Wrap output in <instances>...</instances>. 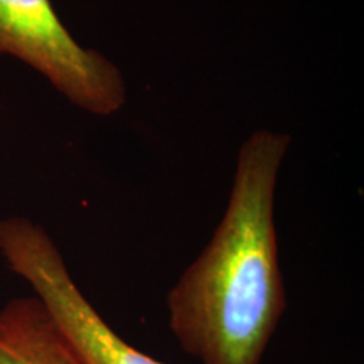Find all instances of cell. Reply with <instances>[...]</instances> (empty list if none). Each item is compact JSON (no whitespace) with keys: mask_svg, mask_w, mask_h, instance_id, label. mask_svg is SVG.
Instances as JSON below:
<instances>
[{"mask_svg":"<svg viewBox=\"0 0 364 364\" xmlns=\"http://www.w3.org/2000/svg\"><path fill=\"white\" fill-rule=\"evenodd\" d=\"M289 134L255 130L240 147L220 225L167 294L169 329L203 364H262L285 311L275 191Z\"/></svg>","mask_w":364,"mask_h":364,"instance_id":"1","label":"cell"},{"mask_svg":"<svg viewBox=\"0 0 364 364\" xmlns=\"http://www.w3.org/2000/svg\"><path fill=\"white\" fill-rule=\"evenodd\" d=\"M0 56L26 63L91 115H115L127 102L120 68L102 53L83 48L51 0H0Z\"/></svg>","mask_w":364,"mask_h":364,"instance_id":"2","label":"cell"},{"mask_svg":"<svg viewBox=\"0 0 364 364\" xmlns=\"http://www.w3.org/2000/svg\"><path fill=\"white\" fill-rule=\"evenodd\" d=\"M0 364H86L85 358L36 297L0 309Z\"/></svg>","mask_w":364,"mask_h":364,"instance_id":"4","label":"cell"},{"mask_svg":"<svg viewBox=\"0 0 364 364\" xmlns=\"http://www.w3.org/2000/svg\"><path fill=\"white\" fill-rule=\"evenodd\" d=\"M0 253L9 268L33 287L86 364H166L122 339L73 280L54 241L26 218L0 221Z\"/></svg>","mask_w":364,"mask_h":364,"instance_id":"3","label":"cell"}]
</instances>
